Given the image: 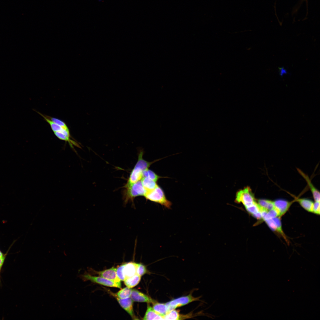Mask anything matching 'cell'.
<instances>
[{"label": "cell", "instance_id": "27", "mask_svg": "<svg viewBox=\"0 0 320 320\" xmlns=\"http://www.w3.org/2000/svg\"><path fill=\"white\" fill-rule=\"evenodd\" d=\"M9 250L5 253H4L0 249V277L1 271Z\"/></svg>", "mask_w": 320, "mask_h": 320}, {"label": "cell", "instance_id": "28", "mask_svg": "<svg viewBox=\"0 0 320 320\" xmlns=\"http://www.w3.org/2000/svg\"><path fill=\"white\" fill-rule=\"evenodd\" d=\"M315 201L313 205L312 212L317 215H319L320 211V201Z\"/></svg>", "mask_w": 320, "mask_h": 320}, {"label": "cell", "instance_id": "25", "mask_svg": "<svg viewBox=\"0 0 320 320\" xmlns=\"http://www.w3.org/2000/svg\"><path fill=\"white\" fill-rule=\"evenodd\" d=\"M125 264V263L122 264L118 266L116 268V274L117 276L121 281H124L125 279V276L124 272Z\"/></svg>", "mask_w": 320, "mask_h": 320}, {"label": "cell", "instance_id": "11", "mask_svg": "<svg viewBox=\"0 0 320 320\" xmlns=\"http://www.w3.org/2000/svg\"><path fill=\"white\" fill-rule=\"evenodd\" d=\"M37 113L42 117L50 125L51 128L54 132H59L64 134L66 136L71 137L70 132L67 131L63 129L60 126L53 122L49 119L47 116L41 113L37 112Z\"/></svg>", "mask_w": 320, "mask_h": 320}, {"label": "cell", "instance_id": "20", "mask_svg": "<svg viewBox=\"0 0 320 320\" xmlns=\"http://www.w3.org/2000/svg\"><path fill=\"white\" fill-rule=\"evenodd\" d=\"M131 288L128 287L121 289L119 291L115 293L116 295L120 298L125 299L130 297L132 291Z\"/></svg>", "mask_w": 320, "mask_h": 320}, {"label": "cell", "instance_id": "5", "mask_svg": "<svg viewBox=\"0 0 320 320\" xmlns=\"http://www.w3.org/2000/svg\"><path fill=\"white\" fill-rule=\"evenodd\" d=\"M83 280H89L92 282L96 283L104 286L115 287L121 289V286L100 276H95L88 273H85L82 276Z\"/></svg>", "mask_w": 320, "mask_h": 320}, {"label": "cell", "instance_id": "4", "mask_svg": "<svg viewBox=\"0 0 320 320\" xmlns=\"http://www.w3.org/2000/svg\"><path fill=\"white\" fill-rule=\"evenodd\" d=\"M201 297H193L191 294L187 296L181 297L173 299L166 303L169 311L175 309L176 308L186 305L191 302L199 300Z\"/></svg>", "mask_w": 320, "mask_h": 320}, {"label": "cell", "instance_id": "2", "mask_svg": "<svg viewBox=\"0 0 320 320\" xmlns=\"http://www.w3.org/2000/svg\"><path fill=\"white\" fill-rule=\"evenodd\" d=\"M144 196L147 200L170 208L171 202L167 199L163 190L159 185L153 190L147 192Z\"/></svg>", "mask_w": 320, "mask_h": 320}, {"label": "cell", "instance_id": "15", "mask_svg": "<svg viewBox=\"0 0 320 320\" xmlns=\"http://www.w3.org/2000/svg\"><path fill=\"white\" fill-rule=\"evenodd\" d=\"M152 308L157 313L163 317L169 311L166 303L156 302L153 303Z\"/></svg>", "mask_w": 320, "mask_h": 320}, {"label": "cell", "instance_id": "24", "mask_svg": "<svg viewBox=\"0 0 320 320\" xmlns=\"http://www.w3.org/2000/svg\"><path fill=\"white\" fill-rule=\"evenodd\" d=\"M47 116L51 120L60 126L63 129L69 132L68 127L64 122L60 119L55 118L51 117L48 116Z\"/></svg>", "mask_w": 320, "mask_h": 320}, {"label": "cell", "instance_id": "6", "mask_svg": "<svg viewBox=\"0 0 320 320\" xmlns=\"http://www.w3.org/2000/svg\"><path fill=\"white\" fill-rule=\"evenodd\" d=\"M108 292L116 299L120 306L130 315L132 319H136L133 310V301L130 297L121 299L117 297L115 293L111 291Z\"/></svg>", "mask_w": 320, "mask_h": 320}, {"label": "cell", "instance_id": "13", "mask_svg": "<svg viewBox=\"0 0 320 320\" xmlns=\"http://www.w3.org/2000/svg\"><path fill=\"white\" fill-rule=\"evenodd\" d=\"M143 320H164V317L157 313L150 305H147Z\"/></svg>", "mask_w": 320, "mask_h": 320}, {"label": "cell", "instance_id": "12", "mask_svg": "<svg viewBox=\"0 0 320 320\" xmlns=\"http://www.w3.org/2000/svg\"><path fill=\"white\" fill-rule=\"evenodd\" d=\"M137 264V263L132 262L125 263L124 269L125 279L136 274Z\"/></svg>", "mask_w": 320, "mask_h": 320}, {"label": "cell", "instance_id": "19", "mask_svg": "<svg viewBox=\"0 0 320 320\" xmlns=\"http://www.w3.org/2000/svg\"><path fill=\"white\" fill-rule=\"evenodd\" d=\"M257 203L261 207L267 211L274 208L273 201L271 200L260 199L258 200Z\"/></svg>", "mask_w": 320, "mask_h": 320}, {"label": "cell", "instance_id": "22", "mask_svg": "<svg viewBox=\"0 0 320 320\" xmlns=\"http://www.w3.org/2000/svg\"><path fill=\"white\" fill-rule=\"evenodd\" d=\"M143 177H148L156 182L159 178L161 177L157 175L153 171L149 169H148L143 171Z\"/></svg>", "mask_w": 320, "mask_h": 320}, {"label": "cell", "instance_id": "16", "mask_svg": "<svg viewBox=\"0 0 320 320\" xmlns=\"http://www.w3.org/2000/svg\"><path fill=\"white\" fill-rule=\"evenodd\" d=\"M140 180L147 192L153 190L158 185L156 182L147 177H142Z\"/></svg>", "mask_w": 320, "mask_h": 320}, {"label": "cell", "instance_id": "14", "mask_svg": "<svg viewBox=\"0 0 320 320\" xmlns=\"http://www.w3.org/2000/svg\"><path fill=\"white\" fill-rule=\"evenodd\" d=\"M55 135L59 139L64 141L68 142L71 148L75 150L74 146H75L79 148H81V146L79 143L76 141L71 139V137H68L65 135L63 133L57 132H54Z\"/></svg>", "mask_w": 320, "mask_h": 320}, {"label": "cell", "instance_id": "18", "mask_svg": "<svg viewBox=\"0 0 320 320\" xmlns=\"http://www.w3.org/2000/svg\"><path fill=\"white\" fill-rule=\"evenodd\" d=\"M295 201L297 202L300 206L306 211L312 212L314 202L311 200L303 198H296Z\"/></svg>", "mask_w": 320, "mask_h": 320}, {"label": "cell", "instance_id": "21", "mask_svg": "<svg viewBox=\"0 0 320 320\" xmlns=\"http://www.w3.org/2000/svg\"><path fill=\"white\" fill-rule=\"evenodd\" d=\"M181 316L178 311L175 309L169 311L164 316V320H179Z\"/></svg>", "mask_w": 320, "mask_h": 320}, {"label": "cell", "instance_id": "17", "mask_svg": "<svg viewBox=\"0 0 320 320\" xmlns=\"http://www.w3.org/2000/svg\"><path fill=\"white\" fill-rule=\"evenodd\" d=\"M141 278V276L136 274L132 276L126 278L124 281V283L126 287L131 288L139 283Z\"/></svg>", "mask_w": 320, "mask_h": 320}, {"label": "cell", "instance_id": "29", "mask_svg": "<svg viewBox=\"0 0 320 320\" xmlns=\"http://www.w3.org/2000/svg\"><path fill=\"white\" fill-rule=\"evenodd\" d=\"M279 70L280 71V74L281 76H282L283 74L286 73H287L286 70L283 68H280Z\"/></svg>", "mask_w": 320, "mask_h": 320}, {"label": "cell", "instance_id": "1", "mask_svg": "<svg viewBox=\"0 0 320 320\" xmlns=\"http://www.w3.org/2000/svg\"><path fill=\"white\" fill-rule=\"evenodd\" d=\"M143 154L142 151H140L139 154L137 161L131 172L125 186V188L140 180L143 177V171L148 169L152 164L157 160L151 162L147 161L143 159Z\"/></svg>", "mask_w": 320, "mask_h": 320}, {"label": "cell", "instance_id": "23", "mask_svg": "<svg viewBox=\"0 0 320 320\" xmlns=\"http://www.w3.org/2000/svg\"><path fill=\"white\" fill-rule=\"evenodd\" d=\"M273 219L275 223L276 229V231L279 233L285 239L287 240L286 237L282 229V225L280 217H277Z\"/></svg>", "mask_w": 320, "mask_h": 320}, {"label": "cell", "instance_id": "8", "mask_svg": "<svg viewBox=\"0 0 320 320\" xmlns=\"http://www.w3.org/2000/svg\"><path fill=\"white\" fill-rule=\"evenodd\" d=\"M294 201H295V200L289 201L282 199H278L273 201L274 208L278 212L280 217L287 212Z\"/></svg>", "mask_w": 320, "mask_h": 320}, {"label": "cell", "instance_id": "9", "mask_svg": "<svg viewBox=\"0 0 320 320\" xmlns=\"http://www.w3.org/2000/svg\"><path fill=\"white\" fill-rule=\"evenodd\" d=\"M130 297L133 301L137 302L153 303L156 302L147 295L135 289H132Z\"/></svg>", "mask_w": 320, "mask_h": 320}, {"label": "cell", "instance_id": "10", "mask_svg": "<svg viewBox=\"0 0 320 320\" xmlns=\"http://www.w3.org/2000/svg\"><path fill=\"white\" fill-rule=\"evenodd\" d=\"M297 171L306 181L313 195L315 201H320V193L312 184L310 179L307 175L299 169Z\"/></svg>", "mask_w": 320, "mask_h": 320}, {"label": "cell", "instance_id": "7", "mask_svg": "<svg viewBox=\"0 0 320 320\" xmlns=\"http://www.w3.org/2000/svg\"><path fill=\"white\" fill-rule=\"evenodd\" d=\"M116 268L113 267L112 268L103 271H95V273L99 276L111 280L121 286V280L119 278L116 273Z\"/></svg>", "mask_w": 320, "mask_h": 320}, {"label": "cell", "instance_id": "3", "mask_svg": "<svg viewBox=\"0 0 320 320\" xmlns=\"http://www.w3.org/2000/svg\"><path fill=\"white\" fill-rule=\"evenodd\" d=\"M236 200L237 202L242 203L245 207L256 202L251 189L248 187L237 192Z\"/></svg>", "mask_w": 320, "mask_h": 320}, {"label": "cell", "instance_id": "26", "mask_svg": "<svg viewBox=\"0 0 320 320\" xmlns=\"http://www.w3.org/2000/svg\"><path fill=\"white\" fill-rule=\"evenodd\" d=\"M147 272V270L145 266L141 263H137L136 274L141 276Z\"/></svg>", "mask_w": 320, "mask_h": 320}]
</instances>
